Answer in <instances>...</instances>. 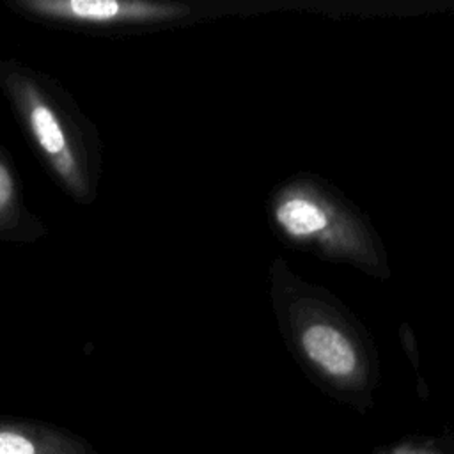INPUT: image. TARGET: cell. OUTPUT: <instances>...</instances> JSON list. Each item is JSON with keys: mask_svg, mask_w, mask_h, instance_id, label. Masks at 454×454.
Returning <instances> with one entry per match:
<instances>
[{"mask_svg": "<svg viewBox=\"0 0 454 454\" xmlns=\"http://www.w3.org/2000/svg\"><path fill=\"white\" fill-rule=\"evenodd\" d=\"M0 454H98L82 436L51 424L0 417Z\"/></svg>", "mask_w": 454, "mask_h": 454, "instance_id": "4", "label": "cell"}, {"mask_svg": "<svg viewBox=\"0 0 454 454\" xmlns=\"http://www.w3.org/2000/svg\"><path fill=\"white\" fill-rule=\"evenodd\" d=\"M296 344L305 360L328 381L355 388L365 383V360L353 333L319 309H309L294 326Z\"/></svg>", "mask_w": 454, "mask_h": 454, "instance_id": "2", "label": "cell"}, {"mask_svg": "<svg viewBox=\"0 0 454 454\" xmlns=\"http://www.w3.org/2000/svg\"><path fill=\"white\" fill-rule=\"evenodd\" d=\"M23 5L39 16L87 25L158 21L176 18L181 12L177 5L121 0H32Z\"/></svg>", "mask_w": 454, "mask_h": 454, "instance_id": "3", "label": "cell"}, {"mask_svg": "<svg viewBox=\"0 0 454 454\" xmlns=\"http://www.w3.org/2000/svg\"><path fill=\"white\" fill-rule=\"evenodd\" d=\"M277 225L294 241L365 268L380 264L367 229L340 200L314 186H294L277 200Z\"/></svg>", "mask_w": 454, "mask_h": 454, "instance_id": "1", "label": "cell"}, {"mask_svg": "<svg viewBox=\"0 0 454 454\" xmlns=\"http://www.w3.org/2000/svg\"><path fill=\"white\" fill-rule=\"evenodd\" d=\"M30 131L41 147V151L51 158L53 165L60 168V172L69 174L71 172V160H69V147H67V138L62 129V124L55 112L39 103L34 101L28 108L27 114Z\"/></svg>", "mask_w": 454, "mask_h": 454, "instance_id": "5", "label": "cell"}, {"mask_svg": "<svg viewBox=\"0 0 454 454\" xmlns=\"http://www.w3.org/2000/svg\"><path fill=\"white\" fill-rule=\"evenodd\" d=\"M376 454H440L434 447L427 443H419V442H404L392 445L388 449H381Z\"/></svg>", "mask_w": 454, "mask_h": 454, "instance_id": "6", "label": "cell"}, {"mask_svg": "<svg viewBox=\"0 0 454 454\" xmlns=\"http://www.w3.org/2000/svg\"><path fill=\"white\" fill-rule=\"evenodd\" d=\"M12 199V179L4 163H0V209H4Z\"/></svg>", "mask_w": 454, "mask_h": 454, "instance_id": "7", "label": "cell"}]
</instances>
